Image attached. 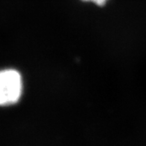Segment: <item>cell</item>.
<instances>
[{"instance_id":"cell-1","label":"cell","mask_w":146,"mask_h":146,"mask_svg":"<svg viewBox=\"0 0 146 146\" xmlns=\"http://www.w3.org/2000/svg\"><path fill=\"white\" fill-rule=\"evenodd\" d=\"M23 94L21 74L13 68L0 71V106L16 104Z\"/></svg>"},{"instance_id":"cell-2","label":"cell","mask_w":146,"mask_h":146,"mask_svg":"<svg viewBox=\"0 0 146 146\" xmlns=\"http://www.w3.org/2000/svg\"><path fill=\"white\" fill-rule=\"evenodd\" d=\"M85 1H92V2H94L96 4H98V5H104L105 3L107 1V0H85Z\"/></svg>"}]
</instances>
